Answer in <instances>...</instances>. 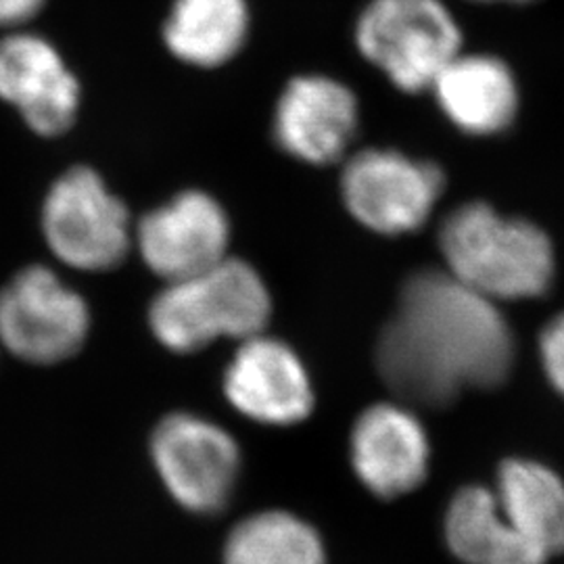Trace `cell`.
<instances>
[{
  "label": "cell",
  "instance_id": "1",
  "mask_svg": "<svg viewBox=\"0 0 564 564\" xmlns=\"http://www.w3.org/2000/svg\"><path fill=\"white\" fill-rule=\"evenodd\" d=\"M375 360L400 402L445 408L468 389L505 384L517 341L498 303L447 270L424 268L403 281Z\"/></svg>",
  "mask_w": 564,
  "mask_h": 564
},
{
  "label": "cell",
  "instance_id": "2",
  "mask_svg": "<svg viewBox=\"0 0 564 564\" xmlns=\"http://www.w3.org/2000/svg\"><path fill=\"white\" fill-rule=\"evenodd\" d=\"M437 245L445 270L491 302L542 297L554 282V245L544 228L491 203L456 205L440 224Z\"/></svg>",
  "mask_w": 564,
  "mask_h": 564
},
{
  "label": "cell",
  "instance_id": "3",
  "mask_svg": "<svg viewBox=\"0 0 564 564\" xmlns=\"http://www.w3.org/2000/svg\"><path fill=\"white\" fill-rule=\"evenodd\" d=\"M270 316L272 297L260 272L228 256L195 276L165 282L151 303L149 326L170 351L193 354L218 339L262 335Z\"/></svg>",
  "mask_w": 564,
  "mask_h": 564
},
{
  "label": "cell",
  "instance_id": "4",
  "mask_svg": "<svg viewBox=\"0 0 564 564\" xmlns=\"http://www.w3.org/2000/svg\"><path fill=\"white\" fill-rule=\"evenodd\" d=\"M358 57L402 95H426L466 48L449 0H364L351 23Z\"/></svg>",
  "mask_w": 564,
  "mask_h": 564
},
{
  "label": "cell",
  "instance_id": "5",
  "mask_svg": "<svg viewBox=\"0 0 564 564\" xmlns=\"http://www.w3.org/2000/svg\"><path fill=\"white\" fill-rule=\"evenodd\" d=\"M447 178L433 160L400 147H356L339 165V195L366 230L403 237L421 230L444 197Z\"/></svg>",
  "mask_w": 564,
  "mask_h": 564
},
{
  "label": "cell",
  "instance_id": "6",
  "mask_svg": "<svg viewBox=\"0 0 564 564\" xmlns=\"http://www.w3.org/2000/svg\"><path fill=\"white\" fill-rule=\"evenodd\" d=\"M42 237L59 262L102 272L123 262L134 245V223L101 172L76 163L48 184L41 207Z\"/></svg>",
  "mask_w": 564,
  "mask_h": 564
},
{
  "label": "cell",
  "instance_id": "7",
  "mask_svg": "<svg viewBox=\"0 0 564 564\" xmlns=\"http://www.w3.org/2000/svg\"><path fill=\"white\" fill-rule=\"evenodd\" d=\"M362 101L356 88L328 72H300L272 105L270 137L282 155L310 167L341 165L358 147Z\"/></svg>",
  "mask_w": 564,
  "mask_h": 564
},
{
  "label": "cell",
  "instance_id": "8",
  "mask_svg": "<svg viewBox=\"0 0 564 564\" xmlns=\"http://www.w3.org/2000/svg\"><path fill=\"white\" fill-rule=\"evenodd\" d=\"M0 102L32 137L57 141L80 121L84 86L59 44L25 28L0 34Z\"/></svg>",
  "mask_w": 564,
  "mask_h": 564
},
{
  "label": "cell",
  "instance_id": "9",
  "mask_svg": "<svg viewBox=\"0 0 564 564\" xmlns=\"http://www.w3.org/2000/svg\"><path fill=\"white\" fill-rule=\"evenodd\" d=\"M88 328L86 300L46 265H28L0 291V343L25 362L67 360Z\"/></svg>",
  "mask_w": 564,
  "mask_h": 564
},
{
  "label": "cell",
  "instance_id": "10",
  "mask_svg": "<svg viewBox=\"0 0 564 564\" xmlns=\"http://www.w3.org/2000/svg\"><path fill=\"white\" fill-rule=\"evenodd\" d=\"M151 456L170 496L195 514L220 512L241 473V449L230 433L186 412L155 426Z\"/></svg>",
  "mask_w": 564,
  "mask_h": 564
},
{
  "label": "cell",
  "instance_id": "11",
  "mask_svg": "<svg viewBox=\"0 0 564 564\" xmlns=\"http://www.w3.org/2000/svg\"><path fill=\"white\" fill-rule=\"evenodd\" d=\"M230 237L226 207L203 188H184L134 223L142 262L165 282L195 276L223 262Z\"/></svg>",
  "mask_w": 564,
  "mask_h": 564
},
{
  "label": "cell",
  "instance_id": "12",
  "mask_svg": "<svg viewBox=\"0 0 564 564\" xmlns=\"http://www.w3.org/2000/svg\"><path fill=\"white\" fill-rule=\"evenodd\" d=\"M426 95L440 116L468 139L505 137L523 109V86L514 67L489 51H460Z\"/></svg>",
  "mask_w": 564,
  "mask_h": 564
},
{
  "label": "cell",
  "instance_id": "13",
  "mask_svg": "<svg viewBox=\"0 0 564 564\" xmlns=\"http://www.w3.org/2000/svg\"><path fill=\"white\" fill-rule=\"evenodd\" d=\"M224 393L242 416L268 426L303 423L314 410V389L302 358L263 333L241 341L226 366Z\"/></svg>",
  "mask_w": 564,
  "mask_h": 564
},
{
  "label": "cell",
  "instance_id": "14",
  "mask_svg": "<svg viewBox=\"0 0 564 564\" xmlns=\"http://www.w3.org/2000/svg\"><path fill=\"white\" fill-rule=\"evenodd\" d=\"M349 458L370 494L393 500L424 484L431 444L423 423L405 403H375L354 423Z\"/></svg>",
  "mask_w": 564,
  "mask_h": 564
},
{
  "label": "cell",
  "instance_id": "15",
  "mask_svg": "<svg viewBox=\"0 0 564 564\" xmlns=\"http://www.w3.org/2000/svg\"><path fill=\"white\" fill-rule=\"evenodd\" d=\"M251 34L249 0H170L160 25L163 51L197 72H218L235 63Z\"/></svg>",
  "mask_w": 564,
  "mask_h": 564
},
{
  "label": "cell",
  "instance_id": "16",
  "mask_svg": "<svg viewBox=\"0 0 564 564\" xmlns=\"http://www.w3.org/2000/svg\"><path fill=\"white\" fill-rule=\"evenodd\" d=\"M447 550L463 564H547L512 527L491 487L466 485L444 517Z\"/></svg>",
  "mask_w": 564,
  "mask_h": 564
},
{
  "label": "cell",
  "instance_id": "17",
  "mask_svg": "<svg viewBox=\"0 0 564 564\" xmlns=\"http://www.w3.org/2000/svg\"><path fill=\"white\" fill-rule=\"evenodd\" d=\"M494 494L506 519L545 561L564 552V481L545 464L510 458L500 464Z\"/></svg>",
  "mask_w": 564,
  "mask_h": 564
},
{
  "label": "cell",
  "instance_id": "18",
  "mask_svg": "<svg viewBox=\"0 0 564 564\" xmlns=\"http://www.w3.org/2000/svg\"><path fill=\"white\" fill-rule=\"evenodd\" d=\"M224 564H326L321 533L286 510H263L237 524Z\"/></svg>",
  "mask_w": 564,
  "mask_h": 564
},
{
  "label": "cell",
  "instance_id": "19",
  "mask_svg": "<svg viewBox=\"0 0 564 564\" xmlns=\"http://www.w3.org/2000/svg\"><path fill=\"white\" fill-rule=\"evenodd\" d=\"M540 360L547 381L564 398V312L545 324L540 335Z\"/></svg>",
  "mask_w": 564,
  "mask_h": 564
},
{
  "label": "cell",
  "instance_id": "20",
  "mask_svg": "<svg viewBox=\"0 0 564 564\" xmlns=\"http://www.w3.org/2000/svg\"><path fill=\"white\" fill-rule=\"evenodd\" d=\"M51 0H0V34L34 28Z\"/></svg>",
  "mask_w": 564,
  "mask_h": 564
},
{
  "label": "cell",
  "instance_id": "21",
  "mask_svg": "<svg viewBox=\"0 0 564 564\" xmlns=\"http://www.w3.org/2000/svg\"><path fill=\"white\" fill-rule=\"evenodd\" d=\"M464 2L481 4V7H514V9H521V7L538 4V2H542V0H464Z\"/></svg>",
  "mask_w": 564,
  "mask_h": 564
}]
</instances>
